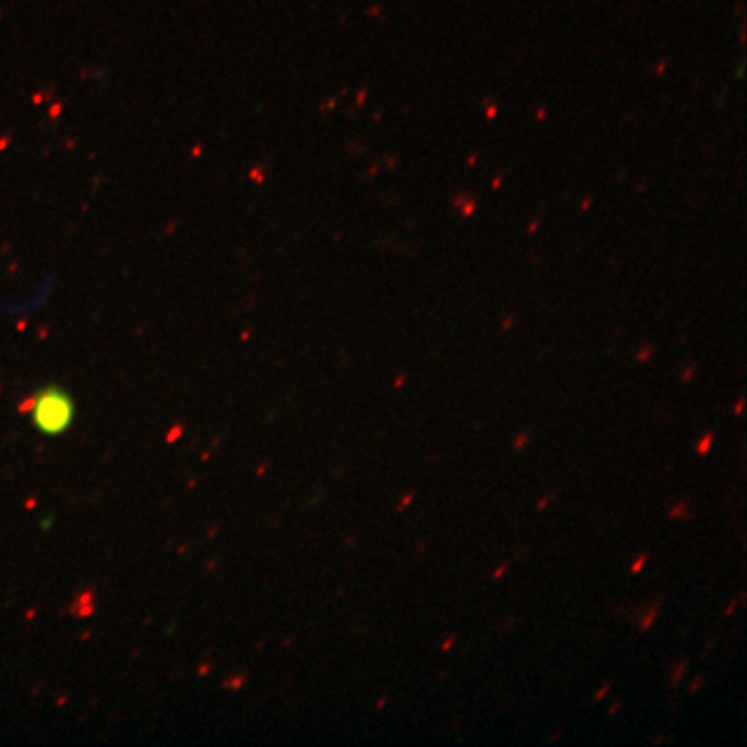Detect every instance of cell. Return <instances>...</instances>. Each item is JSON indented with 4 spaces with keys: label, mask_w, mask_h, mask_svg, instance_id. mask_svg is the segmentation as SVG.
Instances as JSON below:
<instances>
[{
    "label": "cell",
    "mask_w": 747,
    "mask_h": 747,
    "mask_svg": "<svg viewBox=\"0 0 747 747\" xmlns=\"http://www.w3.org/2000/svg\"><path fill=\"white\" fill-rule=\"evenodd\" d=\"M528 440H530V434H528V431H524V433H521L519 436H517V438L514 440L512 446H514V448H516V450L524 448V446L528 445Z\"/></svg>",
    "instance_id": "cell-5"
},
{
    "label": "cell",
    "mask_w": 747,
    "mask_h": 747,
    "mask_svg": "<svg viewBox=\"0 0 747 747\" xmlns=\"http://www.w3.org/2000/svg\"><path fill=\"white\" fill-rule=\"evenodd\" d=\"M713 442H715V433H713V431H709V433H706L704 436L699 440L697 446H695V452H697L699 455L706 457L709 453V450H711Z\"/></svg>",
    "instance_id": "cell-2"
},
{
    "label": "cell",
    "mask_w": 747,
    "mask_h": 747,
    "mask_svg": "<svg viewBox=\"0 0 747 747\" xmlns=\"http://www.w3.org/2000/svg\"><path fill=\"white\" fill-rule=\"evenodd\" d=\"M685 669H687V662H682V664H680V668L676 669L675 676H673V683H678L680 680H682V676H683V673H685Z\"/></svg>",
    "instance_id": "cell-7"
},
{
    "label": "cell",
    "mask_w": 747,
    "mask_h": 747,
    "mask_svg": "<svg viewBox=\"0 0 747 747\" xmlns=\"http://www.w3.org/2000/svg\"><path fill=\"white\" fill-rule=\"evenodd\" d=\"M548 500H550V498H548V497H545V498H541V500H540V502H538V506H537V507H538V510H541V509H545V506H547V504H548Z\"/></svg>",
    "instance_id": "cell-13"
},
{
    "label": "cell",
    "mask_w": 747,
    "mask_h": 747,
    "mask_svg": "<svg viewBox=\"0 0 747 747\" xmlns=\"http://www.w3.org/2000/svg\"><path fill=\"white\" fill-rule=\"evenodd\" d=\"M701 685H702V678H701V676H697V678H695V682L691 685V692H695L699 687H701Z\"/></svg>",
    "instance_id": "cell-12"
},
{
    "label": "cell",
    "mask_w": 747,
    "mask_h": 747,
    "mask_svg": "<svg viewBox=\"0 0 747 747\" xmlns=\"http://www.w3.org/2000/svg\"><path fill=\"white\" fill-rule=\"evenodd\" d=\"M412 498H413V493H409V495H407V497H403V500H402V504H400L398 510L405 509V507H407V506H409V504H410V502H412Z\"/></svg>",
    "instance_id": "cell-9"
},
{
    "label": "cell",
    "mask_w": 747,
    "mask_h": 747,
    "mask_svg": "<svg viewBox=\"0 0 747 747\" xmlns=\"http://www.w3.org/2000/svg\"><path fill=\"white\" fill-rule=\"evenodd\" d=\"M742 407H744V398H740V400H739V403H737V407H735V413H737V415H739V413L742 412Z\"/></svg>",
    "instance_id": "cell-14"
},
{
    "label": "cell",
    "mask_w": 747,
    "mask_h": 747,
    "mask_svg": "<svg viewBox=\"0 0 747 747\" xmlns=\"http://www.w3.org/2000/svg\"><path fill=\"white\" fill-rule=\"evenodd\" d=\"M735 605H737V602H735V600H733V602H732V604H730V605H728V609H726V611H725V614H726V616H730V614H732V612H733V609H735Z\"/></svg>",
    "instance_id": "cell-15"
},
{
    "label": "cell",
    "mask_w": 747,
    "mask_h": 747,
    "mask_svg": "<svg viewBox=\"0 0 747 747\" xmlns=\"http://www.w3.org/2000/svg\"><path fill=\"white\" fill-rule=\"evenodd\" d=\"M33 417L36 426L45 433H59L72 422L73 403L65 391L47 388L33 400Z\"/></svg>",
    "instance_id": "cell-1"
},
{
    "label": "cell",
    "mask_w": 747,
    "mask_h": 747,
    "mask_svg": "<svg viewBox=\"0 0 747 747\" xmlns=\"http://www.w3.org/2000/svg\"><path fill=\"white\" fill-rule=\"evenodd\" d=\"M506 570H507V566H506V564H502V566L498 567V570H497V571H495V574H493V578H495V580H498V578H502V574H504V573H506Z\"/></svg>",
    "instance_id": "cell-11"
},
{
    "label": "cell",
    "mask_w": 747,
    "mask_h": 747,
    "mask_svg": "<svg viewBox=\"0 0 747 747\" xmlns=\"http://www.w3.org/2000/svg\"><path fill=\"white\" fill-rule=\"evenodd\" d=\"M645 563H647V555H645V554H642V555H640V557H638V559H637V561H635V563H634V564H631V573H634V574L640 573V571H642V567H644V566H645Z\"/></svg>",
    "instance_id": "cell-6"
},
{
    "label": "cell",
    "mask_w": 747,
    "mask_h": 747,
    "mask_svg": "<svg viewBox=\"0 0 747 747\" xmlns=\"http://www.w3.org/2000/svg\"><path fill=\"white\" fill-rule=\"evenodd\" d=\"M455 640H457V638H455V637H450V638H448V640H446V642H445V644H443V645H442V651H443V652L450 651V647H452V645H453V644H455Z\"/></svg>",
    "instance_id": "cell-10"
},
{
    "label": "cell",
    "mask_w": 747,
    "mask_h": 747,
    "mask_svg": "<svg viewBox=\"0 0 747 747\" xmlns=\"http://www.w3.org/2000/svg\"><path fill=\"white\" fill-rule=\"evenodd\" d=\"M609 689H611V682L605 683L604 687H602L600 691H598L597 694H595V701H600V699H604V697H605V694H607V692H609Z\"/></svg>",
    "instance_id": "cell-8"
},
{
    "label": "cell",
    "mask_w": 747,
    "mask_h": 747,
    "mask_svg": "<svg viewBox=\"0 0 747 747\" xmlns=\"http://www.w3.org/2000/svg\"><path fill=\"white\" fill-rule=\"evenodd\" d=\"M658 614H659V609H658V607H652L651 611H649L647 614H645L644 618H642V621H640V630H642V631L651 630L652 625H654L656 619H658Z\"/></svg>",
    "instance_id": "cell-3"
},
{
    "label": "cell",
    "mask_w": 747,
    "mask_h": 747,
    "mask_svg": "<svg viewBox=\"0 0 747 747\" xmlns=\"http://www.w3.org/2000/svg\"><path fill=\"white\" fill-rule=\"evenodd\" d=\"M619 706H621V704H619V702H616V704H614V706H612V708H611V709H609V715H614V713H616V711H618V709H619Z\"/></svg>",
    "instance_id": "cell-16"
},
{
    "label": "cell",
    "mask_w": 747,
    "mask_h": 747,
    "mask_svg": "<svg viewBox=\"0 0 747 747\" xmlns=\"http://www.w3.org/2000/svg\"><path fill=\"white\" fill-rule=\"evenodd\" d=\"M668 516L671 517V519H676V517H685V516H689V514H687V504H685V502H678L675 507H673L671 510H669Z\"/></svg>",
    "instance_id": "cell-4"
},
{
    "label": "cell",
    "mask_w": 747,
    "mask_h": 747,
    "mask_svg": "<svg viewBox=\"0 0 747 747\" xmlns=\"http://www.w3.org/2000/svg\"><path fill=\"white\" fill-rule=\"evenodd\" d=\"M692 372H694V370H687V372H685V376H683V378H682L683 381H689V379L692 378Z\"/></svg>",
    "instance_id": "cell-17"
}]
</instances>
